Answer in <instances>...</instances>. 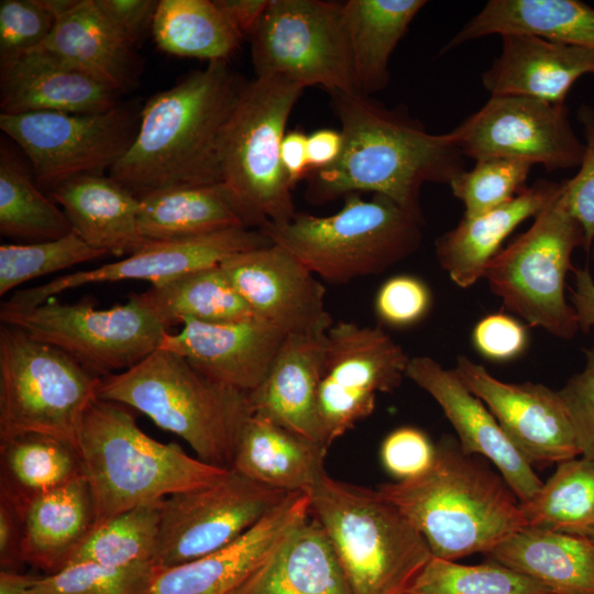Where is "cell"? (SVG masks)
Listing matches in <instances>:
<instances>
[{"label":"cell","mask_w":594,"mask_h":594,"mask_svg":"<svg viewBox=\"0 0 594 594\" xmlns=\"http://www.w3.org/2000/svg\"><path fill=\"white\" fill-rule=\"evenodd\" d=\"M329 95L343 146L332 166L307 176V200L318 205L372 191L424 221L421 187L449 184L464 169V156L449 133H429L404 106L387 108L355 91Z\"/></svg>","instance_id":"cell-1"},{"label":"cell","mask_w":594,"mask_h":594,"mask_svg":"<svg viewBox=\"0 0 594 594\" xmlns=\"http://www.w3.org/2000/svg\"><path fill=\"white\" fill-rule=\"evenodd\" d=\"M245 85L227 61H216L153 95L110 177L139 198L172 187L221 184L223 138Z\"/></svg>","instance_id":"cell-2"},{"label":"cell","mask_w":594,"mask_h":594,"mask_svg":"<svg viewBox=\"0 0 594 594\" xmlns=\"http://www.w3.org/2000/svg\"><path fill=\"white\" fill-rule=\"evenodd\" d=\"M377 491L416 527L432 556L446 560L490 553L526 527L505 480L464 453L450 436L436 444L435 461L425 473L381 484Z\"/></svg>","instance_id":"cell-3"},{"label":"cell","mask_w":594,"mask_h":594,"mask_svg":"<svg viewBox=\"0 0 594 594\" xmlns=\"http://www.w3.org/2000/svg\"><path fill=\"white\" fill-rule=\"evenodd\" d=\"M77 449L94 499L96 525L132 508L210 485L230 469L163 443L138 426L124 405L95 399L81 421Z\"/></svg>","instance_id":"cell-4"},{"label":"cell","mask_w":594,"mask_h":594,"mask_svg":"<svg viewBox=\"0 0 594 594\" xmlns=\"http://www.w3.org/2000/svg\"><path fill=\"white\" fill-rule=\"evenodd\" d=\"M99 398L146 415L184 439L198 459L227 469L253 415L249 393L211 380L185 358L161 348L133 367L103 377Z\"/></svg>","instance_id":"cell-5"},{"label":"cell","mask_w":594,"mask_h":594,"mask_svg":"<svg viewBox=\"0 0 594 594\" xmlns=\"http://www.w3.org/2000/svg\"><path fill=\"white\" fill-rule=\"evenodd\" d=\"M309 494L310 515L324 530L352 594H406L432 556L407 517L377 490L327 472Z\"/></svg>","instance_id":"cell-6"},{"label":"cell","mask_w":594,"mask_h":594,"mask_svg":"<svg viewBox=\"0 0 594 594\" xmlns=\"http://www.w3.org/2000/svg\"><path fill=\"white\" fill-rule=\"evenodd\" d=\"M422 220L387 197H344L338 212L318 217L296 213L283 224L258 229L293 254L317 277L331 283L376 275L416 252Z\"/></svg>","instance_id":"cell-7"},{"label":"cell","mask_w":594,"mask_h":594,"mask_svg":"<svg viewBox=\"0 0 594 594\" xmlns=\"http://www.w3.org/2000/svg\"><path fill=\"white\" fill-rule=\"evenodd\" d=\"M304 89L283 76H256L246 81L226 130L221 185L250 229L283 224L297 213L280 146Z\"/></svg>","instance_id":"cell-8"},{"label":"cell","mask_w":594,"mask_h":594,"mask_svg":"<svg viewBox=\"0 0 594 594\" xmlns=\"http://www.w3.org/2000/svg\"><path fill=\"white\" fill-rule=\"evenodd\" d=\"M102 378L59 348L18 327L0 328V440L37 432L77 448Z\"/></svg>","instance_id":"cell-9"},{"label":"cell","mask_w":594,"mask_h":594,"mask_svg":"<svg viewBox=\"0 0 594 594\" xmlns=\"http://www.w3.org/2000/svg\"><path fill=\"white\" fill-rule=\"evenodd\" d=\"M561 188L531 227L485 266L482 278L505 308L532 327L571 340L580 330L565 299V277L575 249H585L582 226L566 210Z\"/></svg>","instance_id":"cell-10"},{"label":"cell","mask_w":594,"mask_h":594,"mask_svg":"<svg viewBox=\"0 0 594 594\" xmlns=\"http://www.w3.org/2000/svg\"><path fill=\"white\" fill-rule=\"evenodd\" d=\"M0 319L59 348L101 378L133 367L167 334L140 294L107 309L52 298L25 311L0 310Z\"/></svg>","instance_id":"cell-11"},{"label":"cell","mask_w":594,"mask_h":594,"mask_svg":"<svg viewBox=\"0 0 594 594\" xmlns=\"http://www.w3.org/2000/svg\"><path fill=\"white\" fill-rule=\"evenodd\" d=\"M250 37L256 76L356 92L343 3L270 0Z\"/></svg>","instance_id":"cell-12"},{"label":"cell","mask_w":594,"mask_h":594,"mask_svg":"<svg viewBox=\"0 0 594 594\" xmlns=\"http://www.w3.org/2000/svg\"><path fill=\"white\" fill-rule=\"evenodd\" d=\"M140 122L130 107L97 114H0V129L28 156L36 185L51 191L80 175H102L127 153Z\"/></svg>","instance_id":"cell-13"},{"label":"cell","mask_w":594,"mask_h":594,"mask_svg":"<svg viewBox=\"0 0 594 594\" xmlns=\"http://www.w3.org/2000/svg\"><path fill=\"white\" fill-rule=\"evenodd\" d=\"M287 494L230 469L210 485L166 497L154 565L182 564L231 544Z\"/></svg>","instance_id":"cell-14"},{"label":"cell","mask_w":594,"mask_h":594,"mask_svg":"<svg viewBox=\"0 0 594 594\" xmlns=\"http://www.w3.org/2000/svg\"><path fill=\"white\" fill-rule=\"evenodd\" d=\"M410 358L385 331L339 321L327 331L318 415L329 448L369 417L378 393L397 388Z\"/></svg>","instance_id":"cell-15"},{"label":"cell","mask_w":594,"mask_h":594,"mask_svg":"<svg viewBox=\"0 0 594 594\" xmlns=\"http://www.w3.org/2000/svg\"><path fill=\"white\" fill-rule=\"evenodd\" d=\"M449 135L465 157L519 160L549 172L580 166L584 152L564 103L520 96H491Z\"/></svg>","instance_id":"cell-16"},{"label":"cell","mask_w":594,"mask_h":594,"mask_svg":"<svg viewBox=\"0 0 594 594\" xmlns=\"http://www.w3.org/2000/svg\"><path fill=\"white\" fill-rule=\"evenodd\" d=\"M272 242L257 229H227L195 238L151 242L125 258L88 271L59 276L36 287L20 289L2 302L1 310L25 311L63 292L89 284L147 280L151 286L220 263L237 253Z\"/></svg>","instance_id":"cell-17"},{"label":"cell","mask_w":594,"mask_h":594,"mask_svg":"<svg viewBox=\"0 0 594 594\" xmlns=\"http://www.w3.org/2000/svg\"><path fill=\"white\" fill-rule=\"evenodd\" d=\"M220 267L253 315L289 334H321L334 323L317 276L271 243L224 258Z\"/></svg>","instance_id":"cell-18"},{"label":"cell","mask_w":594,"mask_h":594,"mask_svg":"<svg viewBox=\"0 0 594 594\" xmlns=\"http://www.w3.org/2000/svg\"><path fill=\"white\" fill-rule=\"evenodd\" d=\"M453 371L488 408L530 464L559 463L581 455L573 422L559 392L530 382H502L466 356L457 359Z\"/></svg>","instance_id":"cell-19"},{"label":"cell","mask_w":594,"mask_h":594,"mask_svg":"<svg viewBox=\"0 0 594 594\" xmlns=\"http://www.w3.org/2000/svg\"><path fill=\"white\" fill-rule=\"evenodd\" d=\"M309 516V492L289 493L231 544L182 564L155 566L145 594H235L284 538Z\"/></svg>","instance_id":"cell-20"},{"label":"cell","mask_w":594,"mask_h":594,"mask_svg":"<svg viewBox=\"0 0 594 594\" xmlns=\"http://www.w3.org/2000/svg\"><path fill=\"white\" fill-rule=\"evenodd\" d=\"M406 376L427 392L442 408L455 429L464 453L490 459L519 503L529 501L542 481L531 464L507 438L495 417L473 395L453 370H446L429 356L409 360Z\"/></svg>","instance_id":"cell-21"},{"label":"cell","mask_w":594,"mask_h":594,"mask_svg":"<svg viewBox=\"0 0 594 594\" xmlns=\"http://www.w3.org/2000/svg\"><path fill=\"white\" fill-rule=\"evenodd\" d=\"M177 333L165 336L161 349L185 358L211 380L239 391H254L267 375L285 339L254 317L232 322L186 319Z\"/></svg>","instance_id":"cell-22"},{"label":"cell","mask_w":594,"mask_h":594,"mask_svg":"<svg viewBox=\"0 0 594 594\" xmlns=\"http://www.w3.org/2000/svg\"><path fill=\"white\" fill-rule=\"evenodd\" d=\"M42 2L55 15V24L48 37L33 51L85 73L119 94L134 85L133 46L114 30L95 0Z\"/></svg>","instance_id":"cell-23"},{"label":"cell","mask_w":594,"mask_h":594,"mask_svg":"<svg viewBox=\"0 0 594 594\" xmlns=\"http://www.w3.org/2000/svg\"><path fill=\"white\" fill-rule=\"evenodd\" d=\"M326 351L327 332L286 336L267 375L249 393V400L253 415L327 448L318 415Z\"/></svg>","instance_id":"cell-24"},{"label":"cell","mask_w":594,"mask_h":594,"mask_svg":"<svg viewBox=\"0 0 594 594\" xmlns=\"http://www.w3.org/2000/svg\"><path fill=\"white\" fill-rule=\"evenodd\" d=\"M594 74V51L525 34L502 35L499 56L482 76L491 96L564 103L575 81Z\"/></svg>","instance_id":"cell-25"},{"label":"cell","mask_w":594,"mask_h":594,"mask_svg":"<svg viewBox=\"0 0 594 594\" xmlns=\"http://www.w3.org/2000/svg\"><path fill=\"white\" fill-rule=\"evenodd\" d=\"M118 96L108 85L37 51L1 66L0 109L4 114H97L118 107Z\"/></svg>","instance_id":"cell-26"},{"label":"cell","mask_w":594,"mask_h":594,"mask_svg":"<svg viewBox=\"0 0 594 594\" xmlns=\"http://www.w3.org/2000/svg\"><path fill=\"white\" fill-rule=\"evenodd\" d=\"M73 231L107 254H132L151 242L139 231L140 198L112 177L80 175L50 191Z\"/></svg>","instance_id":"cell-27"},{"label":"cell","mask_w":594,"mask_h":594,"mask_svg":"<svg viewBox=\"0 0 594 594\" xmlns=\"http://www.w3.org/2000/svg\"><path fill=\"white\" fill-rule=\"evenodd\" d=\"M561 182L540 179L510 201L482 215L462 218L436 241L440 266L460 287L468 288L483 276L487 263L504 240L525 220L536 217L558 194Z\"/></svg>","instance_id":"cell-28"},{"label":"cell","mask_w":594,"mask_h":594,"mask_svg":"<svg viewBox=\"0 0 594 594\" xmlns=\"http://www.w3.org/2000/svg\"><path fill=\"white\" fill-rule=\"evenodd\" d=\"M235 594H352L332 546L311 515Z\"/></svg>","instance_id":"cell-29"},{"label":"cell","mask_w":594,"mask_h":594,"mask_svg":"<svg viewBox=\"0 0 594 594\" xmlns=\"http://www.w3.org/2000/svg\"><path fill=\"white\" fill-rule=\"evenodd\" d=\"M494 34L532 35L594 51V9L578 0H490L442 53Z\"/></svg>","instance_id":"cell-30"},{"label":"cell","mask_w":594,"mask_h":594,"mask_svg":"<svg viewBox=\"0 0 594 594\" xmlns=\"http://www.w3.org/2000/svg\"><path fill=\"white\" fill-rule=\"evenodd\" d=\"M488 554L552 594H594V544L584 536L525 527Z\"/></svg>","instance_id":"cell-31"},{"label":"cell","mask_w":594,"mask_h":594,"mask_svg":"<svg viewBox=\"0 0 594 594\" xmlns=\"http://www.w3.org/2000/svg\"><path fill=\"white\" fill-rule=\"evenodd\" d=\"M327 448L256 415L246 421L231 469L268 487L309 492L324 471Z\"/></svg>","instance_id":"cell-32"},{"label":"cell","mask_w":594,"mask_h":594,"mask_svg":"<svg viewBox=\"0 0 594 594\" xmlns=\"http://www.w3.org/2000/svg\"><path fill=\"white\" fill-rule=\"evenodd\" d=\"M23 560L54 573L94 530V499L84 476L33 499L24 509Z\"/></svg>","instance_id":"cell-33"},{"label":"cell","mask_w":594,"mask_h":594,"mask_svg":"<svg viewBox=\"0 0 594 594\" xmlns=\"http://www.w3.org/2000/svg\"><path fill=\"white\" fill-rule=\"evenodd\" d=\"M139 231L147 242L183 240L245 227L221 184L180 186L140 197Z\"/></svg>","instance_id":"cell-34"},{"label":"cell","mask_w":594,"mask_h":594,"mask_svg":"<svg viewBox=\"0 0 594 594\" xmlns=\"http://www.w3.org/2000/svg\"><path fill=\"white\" fill-rule=\"evenodd\" d=\"M425 0H349L343 3L356 92L370 96L389 80L388 62Z\"/></svg>","instance_id":"cell-35"},{"label":"cell","mask_w":594,"mask_h":594,"mask_svg":"<svg viewBox=\"0 0 594 594\" xmlns=\"http://www.w3.org/2000/svg\"><path fill=\"white\" fill-rule=\"evenodd\" d=\"M81 476L78 449L68 441L37 432L0 440V496L22 513L36 497Z\"/></svg>","instance_id":"cell-36"},{"label":"cell","mask_w":594,"mask_h":594,"mask_svg":"<svg viewBox=\"0 0 594 594\" xmlns=\"http://www.w3.org/2000/svg\"><path fill=\"white\" fill-rule=\"evenodd\" d=\"M140 296L166 328L186 319L218 323L255 317L220 265L153 285Z\"/></svg>","instance_id":"cell-37"},{"label":"cell","mask_w":594,"mask_h":594,"mask_svg":"<svg viewBox=\"0 0 594 594\" xmlns=\"http://www.w3.org/2000/svg\"><path fill=\"white\" fill-rule=\"evenodd\" d=\"M157 46L169 54L227 61L243 37L210 0H162L153 19Z\"/></svg>","instance_id":"cell-38"},{"label":"cell","mask_w":594,"mask_h":594,"mask_svg":"<svg viewBox=\"0 0 594 594\" xmlns=\"http://www.w3.org/2000/svg\"><path fill=\"white\" fill-rule=\"evenodd\" d=\"M73 232L56 202L32 180L21 162L3 145L0 152V233L30 243Z\"/></svg>","instance_id":"cell-39"},{"label":"cell","mask_w":594,"mask_h":594,"mask_svg":"<svg viewBox=\"0 0 594 594\" xmlns=\"http://www.w3.org/2000/svg\"><path fill=\"white\" fill-rule=\"evenodd\" d=\"M557 464L539 491L520 503L526 527L582 536L594 527V461L580 455Z\"/></svg>","instance_id":"cell-40"},{"label":"cell","mask_w":594,"mask_h":594,"mask_svg":"<svg viewBox=\"0 0 594 594\" xmlns=\"http://www.w3.org/2000/svg\"><path fill=\"white\" fill-rule=\"evenodd\" d=\"M163 501L123 512L95 527L67 565L79 562L113 568L154 564Z\"/></svg>","instance_id":"cell-41"},{"label":"cell","mask_w":594,"mask_h":594,"mask_svg":"<svg viewBox=\"0 0 594 594\" xmlns=\"http://www.w3.org/2000/svg\"><path fill=\"white\" fill-rule=\"evenodd\" d=\"M406 594H552L543 585L496 561L460 564L435 556Z\"/></svg>","instance_id":"cell-42"},{"label":"cell","mask_w":594,"mask_h":594,"mask_svg":"<svg viewBox=\"0 0 594 594\" xmlns=\"http://www.w3.org/2000/svg\"><path fill=\"white\" fill-rule=\"evenodd\" d=\"M106 254L74 231L59 239L0 246V295L34 278L82 264Z\"/></svg>","instance_id":"cell-43"},{"label":"cell","mask_w":594,"mask_h":594,"mask_svg":"<svg viewBox=\"0 0 594 594\" xmlns=\"http://www.w3.org/2000/svg\"><path fill=\"white\" fill-rule=\"evenodd\" d=\"M532 164L508 158L476 161L470 170H461L449 183L452 194L464 206V218L493 210L526 188Z\"/></svg>","instance_id":"cell-44"},{"label":"cell","mask_w":594,"mask_h":594,"mask_svg":"<svg viewBox=\"0 0 594 594\" xmlns=\"http://www.w3.org/2000/svg\"><path fill=\"white\" fill-rule=\"evenodd\" d=\"M155 569L152 563L124 568L73 563L36 578L30 594H145Z\"/></svg>","instance_id":"cell-45"},{"label":"cell","mask_w":594,"mask_h":594,"mask_svg":"<svg viewBox=\"0 0 594 594\" xmlns=\"http://www.w3.org/2000/svg\"><path fill=\"white\" fill-rule=\"evenodd\" d=\"M55 15L42 0H1L0 65L35 50L51 34Z\"/></svg>","instance_id":"cell-46"},{"label":"cell","mask_w":594,"mask_h":594,"mask_svg":"<svg viewBox=\"0 0 594 594\" xmlns=\"http://www.w3.org/2000/svg\"><path fill=\"white\" fill-rule=\"evenodd\" d=\"M578 119L584 128V152L578 174L562 180L561 199L569 213L582 226L585 251L594 242V111L587 106L578 110Z\"/></svg>","instance_id":"cell-47"},{"label":"cell","mask_w":594,"mask_h":594,"mask_svg":"<svg viewBox=\"0 0 594 594\" xmlns=\"http://www.w3.org/2000/svg\"><path fill=\"white\" fill-rule=\"evenodd\" d=\"M431 307L427 284L411 275H396L385 280L376 293L377 318L391 327H409L419 322Z\"/></svg>","instance_id":"cell-48"},{"label":"cell","mask_w":594,"mask_h":594,"mask_svg":"<svg viewBox=\"0 0 594 594\" xmlns=\"http://www.w3.org/2000/svg\"><path fill=\"white\" fill-rule=\"evenodd\" d=\"M436 446L415 427H400L386 436L381 446L384 469L397 481L417 477L433 463Z\"/></svg>","instance_id":"cell-49"},{"label":"cell","mask_w":594,"mask_h":594,"mask_svg":"<svg viewBox=\"0 0 594 594\" xmlns=\"http://www.w3.org/2000/svg\"><path fill=\"white\" fill-rule=\"evenodd\" d=\"M585 366L559 391L571 417L581 455L594 461V346L584 350Z\"/></svg>","instance_id":"cell-50"},{"label":"cell","mask_w":594,"mask_h":594,"mask_svg":"<svg viewBox=\"0 0 594 594\" xmlns=\"http://www.w3.org/2000/svg\"><path fill=\"white\" fill-rule=\"evenodd\" d=\"M476 350L493 361H509L520 355L527 346L526 328L515 318L492 314L481 319L473 329Z\"/></svg>","instance_id":"cell-51"},{"label":"cell","mask_w":594,"mask_h":594,"mask_svg":"<svg viewBox=\"0 0 594 594\" xmlns=\"http://www.w3.org/2000/svg\"><path fill=\"white\" fill-rule=\"evenodd\" d=\"M114 30L133 47L153 24L158 1L95 0Z\"/></svg>","instance_id":"cell-52"},{"label":"cell","mask_w":594,"mask_h":594,"mask_svg":"<svg viewBox=\"0 0 594 594\" xmlns=\"http://www.w3.org/2000/svg\"><path fill=\"white\" fill-rule=\"evenodd\" d=\"M24 516L11 502L0 496V565L18 571L23 560Z\"/></svg>","instance_id":"cell-53"},{"label":"cell","mask_w":594,"mask_h":594,"mask_svg":"<svg viewBox=\"0 0 594 594\" xmlns=\"http://www.w3.org/2000/svg\"><path fill=\"white\" fill-rule=\"evenodd\" d=\"M342 146L341 131L320 129L308 135L307 154L310 173L332 166L339 160Z\"/></svg>","instance_id":"cell-54"},{"label":"cell","mask_w":594,"mask_h":594,"mask_svg":"<svg viewBox=\"0 0 594 594\" xmlns=\"http://www.w3.org/2000/svg\"><path fill=\"white\" fill-rule=\"evenodd\" d=\"M307 138L305 133L294 130L287 132L282 141V165L293 188L310 173Z\"/></svg>","instance_id":"cell-55"},{"label":"cell","mask_w":594,"mask_h":594,"mask_svg":"<svg viewBox=\"0 0 594 594\" xmlns=\"http://www.w3.org/2000/svg\"><path fill=\"white\" fill-rule=\"evenodd\" d=\"M215 3L231 25L243 36L253 32L270 0H215Z\"/></svg>","instance_id":"cell-56"},{"label":"cell","mask_w":594,"mask_h":594,"mask_svg":"<svg viewBox=\"0 0 594 594\" xmlns=\"http://www.w3.org/2000/svg\"><path fill=\"white\" fill-rule=\"evenodd\" d=\"M574 288L571 301L575 310L579 328L583 332L594 327V280L587 268H573Z\"/></svg>","instance_id":"cell-57"},{"label":"cell","mask_w":594,"mask_h":594,"mask_svg":"<svg viewBox=\"0 0 594 594\" xmlns=\"http://www.w3.org/2000/svg\"><path fill=\"white\" fill-rule=\"evenodd\" d=\"M37 576L22 574L19 571L0 572V594H30Z\"/></svg>","instance_id":"cell-58"},{"label":"cell","mask_w":594,"mask_h":594,"mask_svg":"<svg viewBox=\"0 0 594 594\" xmlns=\"http://www.w3.org/2000/svg\"><path fill=\"white\" fill-rule=\"evenodd\" d=\"M582 536L588 538V539L593 542V544H594V527L591 528L588 531H586V532H585L584 535H582Z\"/></svg>","instance_id":"cell-59"},{"label":"cell","mask_w":594,"mask_h":594,"mask_svg":"<svg viewBox=\"0 0 594 594\" xmlns=\"http://www.w3.org/2000/svg\"><path fill=\"white\" fill-rule=\"evenodd\" d=\"M590 251L592 252V260L594 262V242H593Z\"/></svg>","instance_id":"cell-60"}]
</instances>
